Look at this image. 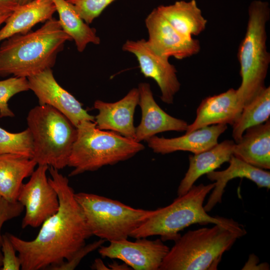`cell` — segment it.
Returning <instances> with one entry per match:
<instances>
[{
    "label": "cell",
    "instance_id": "1",
    "mask_svg": "<svg viewBox=\"0 0 270 270\" xmlns=\"http://www.w3.org/2000/svg\"><path fill=\"white\" fill-rule=\"evenodd\" d=\"M48 170V181L58 196V210L42 224L32 240L6 233L18 253L22 270H50L69 260L92 236L68 178L52 166Z\"/></svg>",
    "mask_w": 270,
    "mask_h": 270
},
{
    "label": "cell",
    "instance_id": "2",
    "mask_svg": "<svg viewBox=\"0 0 270 270\" xmlns=\"http://www.w3.org/2000/svg\"><path fill=\"white\" fill-rule=\"evenodd\" d=\"M72 40L53 17L35 31L6 39L0 46V76L28 78L52 68L64 44Z\"/></svg>",
    "mask_w": 270,
    "mask_h": 270
},
{
    "label": "cell",
    "instance_id": "3",
    "mask_svg": "<svg viewBox=\"0 0 270 270\" xmlns=\"http://www.w3.org/2000/svg\"><path fill=\"white\" fill-rule=\"evenodd\" d=\"M246 233L238 222L188 230L174 240L159 270H216L224 253Z\"/></svg>",
    "mask_w": 270,
    "mask_h": 270
},
{
    "label": "cell",
    "instance_id": "4",
    "mask_svg": "<svg viewBox=\"0 0 270 270\" xmlns=\"http://www.w3.org/2000/svg\"><path fill=\"white\" fill-rule=\"evenodd\" d=\"M270 18L268 2L254 0L250 2L246 32L238 52L242 82L236 90L244 106L266 87L264 82L270 63L266 25Z\"/></svg>",
    "mask_w": 270,
    "mask_h": 270
},
{
    "label": "cell",
    "instance_id": "5",
    "mask_svg": "<svg viewBox=\"0 0 270 270\" xmlns=\"http://www.w3.org/2000/svg\"><path fill=\"white\" fill-rule=\"evenodd\" d=\"M214 187V182L194 184L185 194L178 196L170 204L155 210L150 217L130 234L134 238L160 236L164 241L175 240L179 232L194 224H232L236 222L220 216H212L204 208V200Z\"/></svg>",
    "mask_w": 270,
    "mask_h": 270
},
{
    "label": "cell",
    "instance_id": "6",
    "mask_svg": "<svg viewBox=\"0 0 270 270\" xmlns=\"http://www.w3.org/2000/svg\"><path fill=\"white\" fill-rule=\"evenodd\" d=\"M76 129L68 165L74 168L70 176L127 160L144 148L134 140L99 129L95 122L82 121Z\"/></svg>",
    "mask_w": 270,
    "mask_h": 270
},
{
    "label": "cell",
    "instance_id": "7",
    "mask_svg": "<svg viewBox=\"0 0 270 270\" xmlns=\"http://www.w3.org/2000/svg\"><path fill=\"white\" fill-rule=\"evenodd\" d=\"M33 140L32 159L58 170L68 165L77 129L62 113L48 105L32 108L26 117Z\"/></svg>",
    "mask_w": 270,
    "mask_h": 270
},
{
    "label": "cell",
    "instance_id": "8",
    "mask_svg": "<svg viewBox=\"0 0 270 270\" xmlns=\"http://www.w3.org/2000/svg\"><path fill=\"white\" fill-rule=\"evenodd\" d=\"M75 198L92 235L110 242L128 239L155 212L93 194L75 193Z\"/></svg>",
    "mask_w": 270,
    "mask_h": 270
},
{
    "label": "cell",
    "instance_id": "9",
    "mask_svg": "<svg viewBox=\"0 0 270 270\" xmlns=\"http://www.w3.org/2000/svg\"><path fill=\"white\" fill-rule=\"evenodd\" d=\"M47 165H38L30 180L23 184L20 190L18 201L26 209L22 228H37L59 208L58 194L46 176Z\"/></svg>",
    "mask_w": 270,
    "mask_h": 270
},
{
    "label": "cell",
    "instance_id": "10",
    "mask_svg": "<svg viewBox=\"0 0 270 270\" xmlns=\"http://www.w3.org/2000/svg\"><path fill=\"white\" fill-rule=\"evenodd\" d=\"M122 48L136 56L140 72L146 78L156 81L161 92L162 100L167 104H173L174 96L179 91L180 84L177 70L169 62L168 58L156 53L144 39L127 40Z\"/></svg>",
    "mask_w": 270,
    "mask_h": 270
},
{
    "label": "cell",
    "instance_id": "11",
    "mask_svg": "<svg viewBox=\"0 0 270 270\" xmlns=\"http://www.w3.org/2000/svg\"><path fill=\"white\" fill-rule=\"evenodd\" d=\"M29 88L38 98L39 105H48L64 115L76 128L84 120L95 122L94 116L56 80L52 68L28 78Z\"/></svg>",
    "mask_w": 270,
    "mask_h": 270
},
{
    "label": "cell",
    "instance_id": "12",
    "mask_svg": "<svg viewBox=\"0 0 270 270\" xmlns=\"http://www.w3.org/2000/svg\"><path fill=\"white\" fill-rule=\"evenodd\" d=\"M128 239L110 242L107 246H100L98 253L103 258L122 260L135 270H159L160 264L170 250L160 238Z\"/></svg>",
    "mask_w": 270,
    "mask_h": 270
},
{
    "label": "cell",
    "instance_id": "13",
    "mask_svg": "<svg viewBox=\"0 0 270 270\" xmlns=\"http://www.w3.org/2000/svg\"><path fill=\"white\" fill-rule=\"evenodd\" d=\"M145 24L148 33V44L162 56L182 60L196 55L200 50L198 40L188 38L179 33L156 8L147 16Z\"/></svg>",
    "mask_w": 270,
    "mask_h": 270
},
{
    "label": "cell",
    "instance_id": "14",
    "mask_svg": "<svg viewBox=\"0 0 270 270\" xmlns=\"http://www.w3.org/2000/svg\"><path fill=\"white\" fill-rule=\"evenodd\" d=\"M138 105L142 110V118L136 128L135 140L146 141L157 134L168 132H184L188 125L184 120L174 118L166 112L155 101L150 84L140 83Z\"/></svg>",
    "mask_w": 270,
    "mask_h": 270
},
{
    "label": "cell",
    "instance_id": "15",
    "mask_svg": "<svg viewBox=\"0 0 270 270\" xmlns=\"http://www.w3.org/2000/svg\"><path fill=\"white\" fill-rule=\"evenodd\" d=\"M138 102V88H132L123 98L116 102L96 100L94 107L98 112L94 116L97 128L102 130H111L135 140L134 116Z\"/></svg>",
    "mask_w": 270,
    "mask_h": 270
},
{
    "label": "cell",
    "instance_id": "16",
    "mask_svg": "<svg viewBox=\"0 0 270 270\" xmlns=\"http://www.w3.org/2000/svg\"><path fill=\"white\" fill-rule=\"evenodd\" d=\"M237 90L231 88L218 94L203 99L196 110L194 122L188 124L186 133L215 124L232 125L243 108Z\"/></svg>",
    "mask_w": 270,
    "mask_h": 270
},
{
    "label": "cell",
    "instance_id": "17",
    "mask_svg": "<svg viewBox=\"0 0 270 270\" xmlns=\"http://www.w3.org/2000/svg\"><path fill=\"white\" fill-rule=\"evenodd\" d=\"M226 124L203 127L174 138L154 136L146 142L154 152L165 154L177 151L197 154L210 149L218 143L219 136L227 129Z\"/></svg>",
    "mask_w": 270,
    "mask_h": 270
},
{
    "label": "cell",
    "instance_id": "18",
    "mask_svg": "<svg viewBox=\"0 0 270 270\" xmlns=\"http://www.w3.org/2000/svg\"><path fill=\"white\" fill-rule=\"evenodd\" d=\"M229 166L221 171L213 170L206 174L212 181H216L214 187L206 204L204 206L206 212H210L218 204L222 202L224 188L228 182L236 178H246L254 182L259 188H270V172L250 165L232 155Z\"/></svg>",
    "mask_w": 270,
    "mask_h": 270
},
{
    "label": "cell",
    "instance_id": "19",
    "mask_svg": "<svg viewBox=\"0 0 270 270\" xmlns=\"http://www.w3.org/2000/svg\"><path fill=\"white\" fill-rule=\"evenodd\" d=\"M233 156L255 167L270 168V120L246 130L235 142Z\"/></svg>",
    "mask_w": 270,
    "mask_h": 270
},
{
    "label": "cell",
    "instance_id": "20",
    "mask_svg": "<svg viewBox=\"0 0 270 270\" xmlns=\"http://www.w3.org/2000/svg\"><path fill=\"white\" fill-rule=\"evenodd\" d=\"M234 144V140H226L206 151L190 155L189 167L178 187V196L186 193L200 177L228 162L233 154Z\"/></svg>",
    "mask_w": 270,
    "mask_h": 270
},
{
    "label": "cell",
    "instance_id": "21",
    "mask_svg": "<svg viewBox=\"0 0 270 270\" xmlns=\"http://www.w3.org/2000/svg\"><path fill=\"white\" fill-rule=\"evenodd\" d=\"M56 12L52 0H33L18 6L0 30V43L15 34L28 32L37 24L52 18Z\"/></svg>",
    "mask_w": 270,
    "mask_h": 270
},
{
    "label": "cell",
    "instance_id": "22",
    "mask_svg": "<svg viewBox=\"0 0 270 270\" xmlns=\"http://www.w3.org/2000/svg\"><path fill=\"white\" fill-rule=\"evenodd\" d=\"M156 8L176 30L188 38L198 36L206 29L207 20L196 0L176 1Z\"/></svg>",
    "mask_w": 270,
    "mask_h": 270
},
{
    "label": "cell",
    "instance_id": "23",
    "mask_svg": "<svg viewBox=\"0 0 270 270\" xmlns=\"http://www.w3.org/2000/svg\"><path fill=\"white\" fill-rule=\"evenodd\" d=\"M36 165L34 160L22 156L0 154V196L17 201L23 180L32 175Z\"/></svg>",
    "mask_w": 270,
    "mask_h": 270
},
{
    "label": "cell",
    "instance_id": "24",
    "mask_svg": "<svg viewBox=\"0 0 270 270\" xmlns=\"http://www.w3.org/2000/svg\"><path fill=\"white\" fill-rule=\"evenodd\" d=\"M52 0L58 12L62 28L74 41L79 52H82L90 43L100 44L96 30L81 18L71 3L67 0Z\"/></svg>",
    "mask_w": 270,
    "mask_h": 270
},
{
    "label": "cell",
    "instance_id": "25",
    "mask_svg": "<svg viewBox=\"0 0 270 270\" xmlns=\"http://www.w3.org/2000/svg\"><path fill=\"white\" fill-rule=\"evenodd\" d=\"M270 116V87H266L245 104L238 119L232 125V136L236 143L246 129L265 122Z\"/></svg>",
    "mask_w": 270,
    "mask_h": 270
},
{
    "label": "cell",
    "instance_id": "26",
    "mask_svg": "<svg viewBox=\"0 0 270 270\" xmlns=\"http://www.w3.org/2000/svg\"><path fill=\"white\" fill-rule=\"evenodd\" d=\"M33 153V140L28 128L13 133L0 126V154H14L32 158Z\"/></svg>",
    "mask_w": 270,
    "mask_h": 270
},
{
    "label": "cell",
    "instance_id": "27",
    "mask_svg": "<svg viewBox=\"0 0 270 270\" xmlns=\"http://www.w3.org/2000/svg\"><path fill=\"white\" fill-rule=\"evenodd\" d=\"M30 90L28 78L13 76L0 80V118L14 117L8 100L16 94Z\"/></svg>",
    "mask_w": 270,
    "mask_h": 270
},
{
    "label": "cell",
    "instance_id": "28",
    "mask_svg": "<svg viewBox=\"0 0 270 270\" xmlns=\"http://www.w3.org/2000/svg\"><path fill=\"white\" fill-rule=\"evenodd\" d=\"M74 7L81 18L88 24L92 23L104 10L116 0H67Z\"/></svg>",
    "mask_w": 270,
    "mask_h": 270
},
{
    "label": "cell",
    "instance_id": "29",
    "mask_svg": "<svg viewBox=\"0 0 270 270\" xmlns=\"http://www.w3.org/2000/svg\"><path fill=\"white\" fill-rule=\"evenodd\" d=\"M1 251L2 254V270H19L21 263L18 256L16 254V250L7 234L2 235Z\"/></svg>",
    "mask_w": 270,
    "mask_h": 270
},
{
    "label": "cell",
    "instance_id": "30",
    "mask_svg": "<svg viewBox=\"0 0 270 270\" xmlns=\"http://www.w3.org/2000/svg\"><path fill=\"white\" fill-rule=\"evenodd\" d=\"M105 242L102 239L91 244L84 245L68 260H65L58 266L52 268V270H74L80 262L90 252L99 248Z\"/></svg>",
    "mask_w": 270,
    "mask_h": 270
},
{
    "label": "cell",
    "instance_id": "31",
    "mask_svg": "<svg viewBox=\"0 0 270 270\" xmlns=\"http://www.w3.org/2000/svg\"><path fill=\"white\" fill-rule=\"evenodd\" d=\"M24 210L23 205L18 201L11 202L0 196V248L2 239L1 230L4 224L20 216Z\"/></svg>",
    "mask_w": 270,
    "mask_h": 270
},
{
    "label": "cell",
    "instance_id": "32",
    "mask_svg": "<svg viewBox=\"0 0 270 270\" xmlns=\"http://www.w3.org/2000/svg\"><path fill=\"white\" fill-rule=\"evenodd\" d=\"M18 6L16 0H0V11L12 12Z\"/></svg>",
    "mask_w": 270,
    "mask_h": 270
},
{
    "label": "cell",
    "instance_id": "33",
    "mask_svg": "<svg viewBox=\"0 0 270 270\" xmlns=\"http://www.w3.org/2000/svg\"><path fill=\"white\" fill-rule=\"evenodd\" d=\"M108 266L110 270H130V267L124 262L120 264L116 261L109 264Z\"/></svg>",
    "mask_w": 270,
    "mask_h": 270
},
{
    "label": "cell",
    "instance_id": "34",
    "mask_svg": "<svg viewBox=\"0 0 270 270\" xmlns=\"http://www.w3.org/2000/svg\"><path fill=\"white\" fill-rule=\"evenodd\" d=\"M91 268L93 270H108V267L106 266L102 260L100 258H96L92 264Z\"/></svg>",
    "mask_w": 270,
    "mask_h": 270
},
{
    "label": "cell",
    "instance_id": "35",
    "mask_svg": "<svg viewBox=\"0 0 270 270\" xmlns=\"http://www.w3.org/2000/svg\"><path fill=\"white\" fill-rule=\"evenodd\" d=\"M12 12H10L0 11V26L3 23L5 22Z\"/></svg>",
    "mask_w": 270,
    "mask_h": 270
},
{
    "label": "cell",
    "instance_id": "36",
    "mask_svg": "<svg viewBox=\"0 0 270 270\" xmlns=\"http://www.w3.org/2000/svg\"><path fill=\"white\" fill-rule=\"evenodd\" d=\"M33 0H16L18 6L24 5Z\"/></svg>",
    "mask_w": 270,
    "mask_h": 270
},
{
    "label": "cell",
    "instance_id": "37",
    "mask_svg": "<svg viewBox=\"0 0 270 270\" xmlns=\"http://www.w3.org/2000/svg\"><path fill=\"white\" fill-rule=\"evenodd\" d=\"M2 254L1 251V248H0V270L2 266Z\"/></svg>",
    "mask_w": 270,
    "mask_h": 270
}]
</instances>
